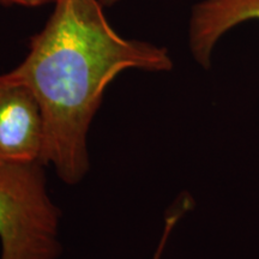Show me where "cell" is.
<instances>
[{"mask_svg":"<svg viewBox=\"0 0 259 259\" xmlns=\"http://www.w3.org/2000/svg\"><path fill=\"white\" fill-rule=\"evenodd\" d=\"M53 3L23 61L4 76L30 89L40 103L45 166L77 185L90 168L88 132L107 87L126 70L168 72L174 64L166 47L120 36L99 0Z\"/></svg>","mask_w":259,"mask_h":259,"instance_id":"cell-1","label":"cell"},{"mask_svg":"<svg viewBox=\"0 0 259 259\" xmlns=\"http://www.w3.org/2000/svg\"><path fill=\"white\" fill-rule=\"evenodd\" d=\"M41 161L0 162V259H58L60 210Z\"/></svg>","mask_w":259,"mask_h":259,"instance_id":"cell-2","label":"cell"},{"mask_svg":"<svg viewBox=\"0 0 259 259\" xmlns=\"http://www.w3.org/2000/svg\"><path fill=\"white\" fill-rule=\"evenodd\" d=\"M44 147L45 122L37 99L23 84L0 74V162H42Z\"/></svg>","mask_w":259,"mask_h":259,"instance_id":"cell-3","label":"cell"},{"mask_svg":"<svg viewBox=\"0 0 259 259\" xmlns=\"http://www.w3.org/2000/svg\"><path fill=\"white\" fill-rule=\"evenodd\" d=\"M246 22H259V0H199L189 19V46L193 59L203 69H210L219 41Z\"/></svg>","mask_w":259,"mask_h":259,"instance_id":"cell-4","label":"cell"},{"mask_svg":"<svg viewBox=\"0 0 259 259\" xmlns=\"http://www.w3.org/2000/svg\"><path fill=\"white\" fill-rule=\"evenodd\" d=\"M191 206H192V200H191V197L185 194V196H181L179 200H178V202L174 204L173 206H171L169 211L167 212L166 220H164L163 233H162L161 240H160V242H158L156 251H155V253L153 255V259H161L162 258L164 247H166L167 241H168V239H169L171 232H173L174 227H176L178 221L183 218L184 213L189 211V210L191 209Z\"/></svg>","mask_w":259,"mask_h":259,"instance_id":"cell-5","label":"cell"},{"mask_svg":"<svg viewBox=\"0 0 259 259\" xmlns=\"http://www.w3.org/2000/svg\"><path fill=\"white\" fill-rule=\"evenodd\" d=\"M54 0H0L3 4L9 5H19L25 6V8H37V6H42L53 3Z\"/></svg>","mask_w":259,"mask_h":259,"instance_id":"cell-6","label":"cell"},{"mask_svg":"<svg viewBox=\"0 0 259 259\" xmlns=\"http://www.w3.org/2000/svg\"><path fill=\"white\" fill-rule=\"evenodd\" d=\"M99 2L101 3L102 6H112L120 2V0H99Z\"/></svg>","mask_w":259,"mask_h":259,"instance_id":"cell-7","label":"cell"}]
</instances>
